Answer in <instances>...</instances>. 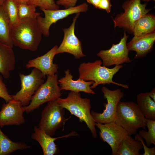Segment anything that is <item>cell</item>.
Segmentation results:
<instances>
[{"instance_id": "1", "label": "cell", "mask_w": 155, "mask_h": 155, "mask_svg": "<svg viewBox=\"0 0 155 155\" xmlns=\"http://www.w3.org/2000/svg\"><path fill=\"white\" fill-rule=\"evenodd\" d=\"M42 33L36 18L20 20L11 27L10 36L13 45L32 51H36L42 40Z\"/></svg>"}, {"instance_id": "2", "label": "cell", "mask_w": 155, "mask_h": 155, "mask_svg": "<svg viewBox=\"0 0 155 155\" xmlns=\"http://www.w3.org/2000/svg\"><path fill=\"white\" fill-rule=\"evenodd\" d=\"M102 64L100 60L81 63L78 68L79 74L78 79L85 81H93L94 83L91 86L92 89L100 84L110 85L111 84L125 89L129 88L127 85L117 83L113 80L114 75L123 68L122 65H115L113 68H109L102 66Z\"/></svg>"}, {"instance_id": "3", "label": "cell", "mask_w": 155, "mask_h": 155, "mask_svg": "<svg viewBox=\"0 0 155 155\" xmlns=\"http://www.w3.org/2000/svg\"><path fill=\"white\" fill-rule=\"evenodd\" d=\"M57 100L62 107L69 111L71 115L78 117L80 122H85L93 137L95 138L97 137L96 122L91 114V106L89 99L82 98L80 92L71 91L66 98L59 97Z\"/></svg>"}, {"instance_id": "4", "label": "cell", "mask_w": 155, "mask_h": 155, "mask_svg": "<svg viewBox=\"0 0 155 155\" xmlns=\"http://www.w3.org/2000/svg\"><path fill=\"white\" fill-rule=\"evenodd\" d=\"M114 122L125 129L130 135L136 134L139 128L146 130V119L137 104L133 102H119Z\"/></svg>"}, {"instance_id": "5", "label": "cell", "mask_w": 155, "mask_h": 155, "mask_svg": "<svg viewBox=\"0 0 155 155\" xmlns=\"http://www.w3.org/2000/svg\"><path fill=\"white\" fill-rule=\"evenodd\" d=\"M146 5L147 4H142L140 0H127L122 5L124 12L113 18L114 28H123L128 32L133 33L136 21L151 9H146Z\"/></svg>"}, {"instance_id": "6", "label": "cell", "mask_w": 155, "mask_h": 155, "mask_svg": "<svg viewBox=\"0 0 155 155\" xmlns=\"http://www.w3.org/2000/svg\"><path fill=\"white\" fill-rule=\"evenodd\" d=\"M46 81L42 84L33 95L29 104L24 107L25 112L31 113L44 103L55 100L62 95L56 73L47 75Z\"/></svg>"}, {"instance_id": "7", "label": "cell", "mask_w": 155, "mask_h": 155, "mask_svg": "<svg viewBox=\"0 0 155 155\" xmlns=\"http://www.w3.org/2000/svg\"><path fill=\"white\" fill-rule=\"evenodd\" d=\"M65 114L64 108L57 99L49 101L42 111L38 127L52 137L64 124L66 121Z\"/></svg>"}, {"instance_id": "8", "label": "cell", "mask_w": 155, "mask_h": 155, "mask_svg": "<svg viewBox=\"0 0 155 155\" xmlns=\"http://www.w3.org/2000/svg\"><path fill=\"white\" fill-rule=\"evenodd\" d=\"M19 75L21 82V89L11 97L12 99L20 102L24 107L29 104L33 95L44 82V80L41 71L35 68L28 75L20 73Z\"/></svg>"}, {"instance_id": "9", "label": "cell", "mask_w": 155, "mask_h": 155, "mask_svg": "<svg viewBox=\"0 0 155 155\" xmlns=\"http://www.w3.org/2000/svg\"><path fill=\"white\" fill-rule=\"evenodd\" d=\"M88 8V5L84 2L78 5L64 9L50 10L40 8L44 12V17H42L40 15L38 16L36 18L37 23L42 34L48 37L50 34V28L52 24L71 14L86 12Z\"/></svg>"}, {"instance_id": "10", "label": "cell", "mask_w": 155, "mask_h": 155, "mask_svg": "<svg viewBox=\"0 0 155 155\" xmlns=\"http://www.w3.org/2000/svg\"><path fill=\"white\" fill-rule=\"evenodd\" d=\"M104 97L107 100L105 109L102 113L91 111V115L96 123L101 124L108 123L115 121L117 104L123 97L124 94L121 90L118 88L111 90L105 86L101 88Z\"/></svg>"}, {"instance_id": "11", "label": "cell", "mask_w": 155, "mask_h": 155, "mask_svg": "<svg viewBox=\"0 0 155 155\" xmlns=\"http://www.w3.org/2000/svg\"><path fill=\"white\" fill-rule=\"evenodd\" d=\"M128 37L125 30L123 37L118 43L113 44L110 49L101 50L96 54L102 60L103 66L108 67L131 61L128 56L129 51L127 45Z\"/></svg>"}, {"instance_id": "12", "label": "cell", "mask_w": 155, "mask_h": 155, "mask_svg": "<svg viewBox=\"0 0 155 155\" xmlns=\"http://www.w3.org/2000/svg\"><path fill=\"white\" fill-rule=\"evenodd\" d=\"M95 125L100 131V138L111 147V155H116L121 144L129 135L127 132L114 121L104 124L96 123Z\"/></svg>"}, {"instance_id": "13", "label": "cell", "mask_w": 155, "mask_h": 155, "mask_svg": "<svg viewBox=\"0 0 155 155\" xmlns=\"http://www.w3.org/2000/svg\"><path fill=\"white\" fill-rule=\"evenodd\" d=\"M80 13H76L73 22L68 28L63 29L64 37L59 46L58 47L56 55L67 53L73 55L77 59L85 57L83 53L82 43L75 34V24Z\"/></svg>"}, {"instance_id": "14", "label": "cell", "mask_w": 155, "mask_h": 155, "mask_svg": "<svg viewBox=\"0 0 155 155\" xmlns=\"http://www.w3.org/2000/svg\"><path fill=\"white\" fill-rule=\"evenodd\" d=\"M24 107L19 101L13 99L4 103L0 111V127L23 124Z\"/></svg>"}, {"instance_id": "15", "label": "cell", "mask_w": 155, "mask_h": 155, "mask_svg": "<svg viewBox=\"0 0 155 155\" xmlns=\"http://www.w3.org/2000/svg\"><path fill=\"white\" fill-rule=\"evenodd\" d=\"M58 46L55 45L43 55L29 60L26 64L27 69L33 67L41 72L44 78L46 75H52L57 72L58 66L53 63Z\"/></svg>"}, {"instance_id": "16", "label": "cell", "mask_w": 155, "mask_h": 155, "mask_svg": "<svg viewBox=\"0 0 155 155\" xmlns=\"http://www.w3.org/2000/svg\"><path fill=\"white\" fill-rule=\"evenodd\" d=\"M155 41V31L141 36H135L127 43L129 51H135L134 59L145 57L151 52Z\"/></svg>"}, {"instance_id": "17", "label": "cell", "mask_w": 155, "mask_h": 155, "mask_svg": "<svg viewBox=\"0 0 155 155\" xmlns=\"http://www.w3.org/2000/svg\"><path fill=\"white\" fill-rule=\"evenodd\" d=\"M34 132L31 134V137L40 144L44 155H53L59 153V148L55 142L56 139L78 135L75 132L73 131L71 133L63 136L53 137L36 126L34 127Z\"/></svg>"}, {"instance_id": "18", "label": "cell", "mask_w": 155, "mask_h": 155, "mask_svg": "<svg viewBox=\"0 0 155 155\" xmlns=\"http://www.w3.org/2000/svg\"><path fill=\"white\" fill-rule=\"evenodd\" d=\"M65 76L58 80L61 90H69L76 92H83L94 94L95 92L91 88L94 83L93 81H85L78 79L76 80L73 79L70 71L67 69L65 71Z\"/></svg>"}, {"instance_id": "19", "label": "cell", "mask_w": 155, "mask_h": 155, "mask_svg": "<svg viewBox=\"0 0 155 155\" xmlns=\"http://www.w3.org/2000/svg\"><path fill=\"white\" fill-rule=\"evenodd\" d=\"M16 58L13 48L0 42V73L5 78L15 68Z\"/></svg>"}, {"instance_id": "20", "label": "cell", "mask_w": 155, "mask_h": 155, "mask_svg": "<svg viewBox=\"0 0 155 155\" xmlns=\"http://www.w3.org/2000/svg\"><path fill=\"white\" fill-rule=\"evenodd\" d=\"M155 17L147 13L142 16L135 23L133 30L134 36H142L155 31Z\"/></svg>"}, {"instance_id": "21", "label": "cell", "mask_w": 155, "mask_h": 155, "mask_svg": "<svg viewBox=\"0 0 155 155\" xmlns=\"http://www.w3.org/2000/svg\"><path fill=\"white\" fill-rule=\"evenodd\" d=\"M137 102L145 118L155 120V102L150 97L148 92L138 94Z\"/></svg>"}, {"instance_id": "22", "label": "cell", "mask_w": 155, "mask_h": 155, "mask_svg": "<svg viewBox=\"0 0 155 155\" xmlns=\"http://www.w3.org/2000/svg\"><path fill=\"white\" fill-rule=\"evenodd\" d=\"M31 146L24 142H14L1 131L0 127V155H9L18 150L29 148Z\"/></svg>"}, {"instance_id": "23", "label": "cell", "mask_w": 155, "mask_h": 155, "mask_svg": "<svg viewBox=\"0 0 155 155\" xmlns=\"http://www.w3.org/2000/svg\"><path fill=\"white\" fill-rule=\"evenodd\" d=\"M11 26L7 14L3 6L0 5V42L13 48L10 36Z\"/></svg>"}, {"instance_id": "24", "label": "cell", "mask_w": 155, "mask_h": 155, "mask_svg": "<svg viewBox=\"0 0 155 155\" xmlns=\"http://www.w3.org/2000/svg\"><path fill=\"white\" fill-rule=\"evenodd\" d=\"M143 148L142 142L128 135L119 148L116 155H140V151Z\"/></svg>"}, {"instance_id": "25", "label": "cell", "mask_w": 155, "mask_h": 155, "mask_svg": "<svg viewBox=\"0 0 155 155\" xmlns=\"http://www.w3.org/2000/svg\"><path fill=\"white\" fill-rule=\"evenodd\" d=\"M37 7L35 5L28 3L18 4V13L19 19L36 18L40 15V13L36 12Z\"/></svg>"}, {"instance_id": "26", "label": "cell", "mask_w": 155, "mask_h": 155, "mask_svg": "<svg viewBox=\"0 0 155 155\" xmlns=\"http://www.w3.org/2000/svg\"><path fill=\"white\" fill-rule=\"evenodd\" d=\"M146 121L148 131L141 130L138 134L145 140L146 146L149 147L152 144L155 145V120L146 119Z\"/></svg>"}, {"instance_id": "27", "label": "cell", "mask_w": 155, "mask_h": 155, "mask_svg": "<svg viewBox=\"0 0 155 155\" xmlns=\"http://www.w3.org/2000/svg\"><path fill=\"white\" fill-rule=\"evenodd\" d=\"M3 6L8 18L11 27L20 20L18 13L17 4L13 0H5Z\"/></svg>"}, {"instance_id": "28", "label": "cell", "mask_w": 155, "mask_h": 155, "mask_svg": "<svg viewBox=\"0 0 155 155\" xmlns=\"http://www.w3.org/2000/svg\"><path fill=\"white\" fill-rule=\"evenodd\" d=\"M28 3L46 10H56L59 9V5L54 0H29Z\"/></svg>"}, {"instance_id": "29", "label": "cell", "mask_w": 155, "mask_h": 155, "mask_svg": "<svg viewBox=\"0 0 155 155\" xmlns=\"http://www.w3.org/2000/svg\"><path fill=\"white\" fill-rule=\"evenodd\" d=\"M0 97L4 99L6 103L12 99L11 95L9 94L6 86L3 82L1 76H0Z\"/></svg>"}, {"instance_id": "30", "label": "cell", "mask_w": 155, "mask_h": 155, "mask_svg": "<svg viewBox=\"0 0 155 155\" xmlns=\"http://www.w3.org/2000/svg\"><path fill=\"white\" fill-rule=\"evenodd\" d=\"M135 139L137 140L140 141L142 143L143 148L144 149V153L143 155H155V147H153L152 148H150L147 147L144 144L143 139L139 136L138 134L135 135Z\"/></svg>"}, {"instance_id": "31", "label": "cell", "mask_w": 155, "mask_h": 155, "mask_svg": "<svg viewBox=\"0 0 155 155\" xmlns=\"http://www.w3.org/2000/svg\"><path fill=\"white\" fill-rule=\"evenodd\" d=\"M78 0H58L56 3L59 5L63 6L65 8L73 7L76 5Z\"/></svg>"}, {"instance_id": "32", "label": "cell", "mask_w": 155, "mask_h": 155, "mask_svg": "<svg viewBox=\"0 0 155 155\" xmlns=\"http://www.w3.org/2000/svg\"><path fill=\"white\" fill-rule=\"evenodd\" d=\"M111 6L110 0H101L97 8L105 10L107 13H109L111 11Z\"/></svg>"}, {"instance_id": "33", "label": "cell", "mask_w": 155, "mask_h": 155, "mask_svg": "<svg viewBox=\"0 0 155 155\" xmlns=\"http://www.w3.org/2000/svg\"><path fill=\"white\" fill-rule=\"evenodd\" d=\"M87 2L92 5L95 8H97L101 0H86Z\"/></svg>"}, {"instance_id": "34", "label": "cell", "mask_w": 155, "mask_h": 155, "mask_svg": "<svg viewBox=\"0 0 155 155\" xmlns=\"http://www.w3.org/2000/svg\"><path fill=\"white\" fill-rule=\"evenodd\" d=\"M148 94L150 97L155 102V88L148 92Z\"/></svg>"}, {"instance_id": "35", "label": "cell", "mask_w": 155, "mask_h": 155, "mask_svg": "<svg viewBox=\"0 0 155 155\" xmlns=\"http://www.w3.org/2000/svg\"><path fill=\"white\" fill-rule=\"evenodd\" d=\"M17 4L28 3L29 0H13Z\"/></svg>"}, {"instance_id": "36", "label": "cell", "mask_w": 155, "mask_h": 155, "mask_svg": "<svg viewBox=\"0 0 155 155\" xmlns=\"http://www.w3.org/2000/svg\"><path fill=\"white\" fill-rule=\"evenodd\" d=\"M5 0H0V5L3 6Z\"/></svg>"}, {"instance_id": "37", "label": "cell", "mask_w": 155, "mask_h": 155, "mask_svg": "<svg viewBox=\"0 0 155 155\" xmlns=\"http://www.w3.org/2000/svg\"><path fill=\"white\" fill-rule=\"evenodd\" d=\"M141 1H144L149 2L150 1H155V0H140Z\"/></svg>"}]
</instances>
